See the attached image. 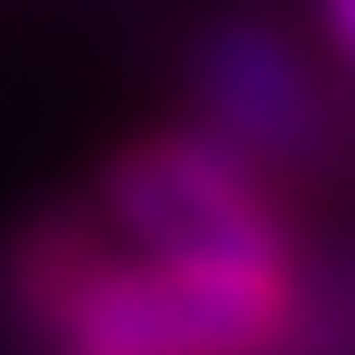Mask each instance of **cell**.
I'll list each match as a JSON object with an SVG mask.
<instances>
[{"instance_id":"cell-1","label":"cell","mask_w":355,"mask_h":355,"mask_svg":"<svg viewBox=\"0 0 355 355\" xmlns=\"http://www.w3.org/2000/svg\"><path fill=\"white\" fill-rule=\"evenodd\" d=\"M290 319L283 261H145L80 290L73 355H261Z\"/></svg>"},{"instance_id":"cell-2","label":"cell","mask_w":355,"mask_h":355,"mask_svg":"<svg viewBox=\"0 0 355 355\" xmlns=\"http://www.w3.org/2000/svg\"><path fill=\"white\" fill-rule=\"evenodd\" d=\"M109 211L167 261H283V218L261 167L225 138H145L109 167Z\"/></svg>"},{"instance_id":"cell-3","label":"cell","mask_w":355,"mask_h":355,"mask_svg":"<svg viewBox=\"0 0 355 355\" xmlns=\"http://www.w3.org/2000/svg\"><path fill=\"white\" fill-rule=\"evenodd\" d=\"M196 94H203V109L218 123L211 138L247 153L254 167H312L334 145L327 94H319L312 66L283 37H268L261 22H225L203 44Z\"/></svg>"},{"instance_id":"cell-4","label":"cell","mask_w":355,"mask_h":355,"mask_svg":"<svg viewBox=\"0 0 355 355\" xmlns=\"http://www.w3.org/2000/svg\"><path fill=\"white\" fill-rule=\"evenodd\" d=\"M102 268H109V261H102V247H94L87 225H80V218H51L44 232H29L22 247H15V261H8V290H15V304H22L37 327L66 334L80 290L102 276Z\"/></svg>"},{"instance_id":"cell-5","label":"cell","mask_w":355,"mask_h":355,"mask_svg":"<svg viewBox=\"0 0 355 355\" xmlns=\"http://www.w3.org/2000/svg\"><path fill=\"white\" fill-rule=\"evenodd\" d=\"M327 29H334V44L355 58V0H327Z\"/></svg>"}]
</instances>
